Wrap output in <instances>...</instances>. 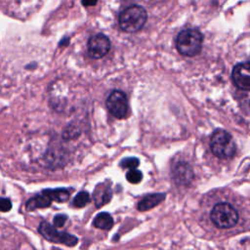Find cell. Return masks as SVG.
<instances>
[{
	"label": "cell",
	"mask_w": 250,
	"mask_h": 250,
	"mask_svg": "<svg viewBox=\"0 0 250 250\" xmlns=\"http://www.w3.org/2000/svg\"><path fill=\"white\" fill-rule=\"evenodd\" d=\"M203 36L197 29H185L182 30L176 39L177 50L184 56L193 57L196 56L202 47Z\"/></svg>",
	"instance_id": "6da1fadb"
},
{
	"label": "cell",
	"mask_w": 250,
	"mask_h": 250,
	"mask_svg": "<svg viewBox=\"0 0 250 250\" xmlns=\"http://www.w3.org/2000/svg\"><path fill=\"white\" fill-rule=\"evenodd\" d=\"M147 14L146 10L137 5L130 6L123 10L119 15V25L122 30L130 33L139 31L146 23Z\"/></svg>",
	"instance_id": "7a4b0ae2"
},
{
	"label": "cell",
	"mask_w": 250,
	"mask_h": 250,
	"mask_svg": "<svg viewBox=\"0 0 250 250\" xmlns=\"http://www.w3.org/2000/svg\"><path fill=\"white\" fill-rule=\"evenodd\" d=\"M210 147L213 154L219 158H229L236 150L231 135L223 129L214 131L210 140Z\"/></svg>",
	"instance_id": "3957f363"
},
{
	"label": "cell",
	"mask_w": 250,
	"mask_h": 250,
	"mask_svg": "<svg viewBox=\"0 0 250 250\" xmlns=\"http://www.w3.org/2000/svg\"><path fill=\"white\" fill-rule=\"evenodd\" d=\"M213 224L220 229H229L238 222V214L233 206L227 202L216 204L210 214Z\"/></svg>",
	"instance_id": "277c9868"
},
{
	"label": "cell",
	"mask_w": 250,
	"mask_h": 250,
	"mask_svg": "<svg viewBox=\"0 0 250 250\" xmlns=\"http://www.w3.org/2000/svg\"><path fill=\"white\" fill-rule=\"evenodd\" d=\"M38 232L48 241L60 243L66 246H74L78 242V238L66 231H59L56 227L48 222H41L38 227Z\"/></svg>",
	"instance_id": "5b68a950"
},
{
	"label": "cell",
	"mask_w": 250,
	"mask_h": 250,
	"mask_svg": "<svg viewBox=\"0 0 250 250\" xmlns=\"http://www.w3.org/2000/svg\"><path fill=\"white\" fill-rule=\"evenodd\" d=\"M106 107L116 118H125L128 114V101L126 95L118 90L113 91L106 99Z\"/></svg>",
	"instance_id": "8992f818"
},
{
	"label": "cell",
	"mask_w": 250,
	"mask_h": 250,
	"mask_svg": "<svg viewBox=\"0 0 250 250\" xmlns=\"http://www.w3.org/2000/svg\"><path fill=\"white\" fill-rule=\"evenodd\" d=\"M110 49V41L104 34L93 35L88 41V54L93 59L104 57Z\"/></svg>",
	"instance_id": "52a82bcc"
},
{
	"label": "cell",
	"mask_w": 250,
	"mask_h": 250,
	"mask_svg": "<svg viewBox=\"0 0 250 250\" xmlns=\"http://www.w3.org/2000/svg\"><path fill=\"white\" fill-rule=\"evenodd\" d=\"M231 78L236 87L250 91V61L236 64L232 69Z\"/></svg>",
	"instance_id": "ba28073f"
},
{
	"label": "cell",
	"mask_w": 250,
	"mask_h": 250,
	"mask_svg": "<svg viewBox=\"0 0 250 250\" xmlns=\"http://www.w3.org/2000/svg\"><path fill=\"white\" fill-rule=\"evenodd\" d=\"M175 182L180 185H188L192 180L193 174L189 165L186 162H178L173 169Z\"/></svg>",
	"instance_id": "9c48e42d"
},
{
	"label": "cell",
	"mask_w": 250,
	"mask_h": 250,
	"mask_svg": "<svg viewBox=\"0 0 250 250\" xmlns=\"http://www.w3.org/2000/svg\"><path fill=\"white\" fill-rule=\"evenodd\" d=\"M111 195H112V191L108 186H106L105 184L98 185L93 194L96 206L101 207L106 204L111 199Z\"/></svg>",
	"instance_id": "30bf717a"
},
{
	"label": "cell",
	"mask_w": 250,
	"mask_h": 250,
	"mask_svg": "<svg viewBox=\"0 0 250 250\" xmlns=\"http://www.w3.org/2000/svg\"><path fill=\"white\" fill-rule=\"evenodd\" d=\"M52 199L42 190L40 194L35 195L34 197H31L27 200L25 204V209L27 211H34L36 209H42L47 208L51 205Z\"/></svg>",
	"instance_id": "8fae6325"
},
{
	"label": "cell",
	"mask_w": 250,
	"mask_h": 250,
	"mask_svg": "<svg viewBox=\"0 0 250 250\" xmlns=\"http://www.w3.org/2000/svg\"><path fill=\"white\" fill-rule=\"evenodd\" d=\"M165 199V194L164 193H153L149 194L146 197H144L139 205L138 209L140 211H147L155 206H157L159 203H161Z\"/></svg>",
	"instance_id": "7c38bea8"
},
{
	"label": "cell",
	"mask_w": 250,
	"mask_h": 250,
	"mask_svg": "<svg viewBox=\"0 0 250 250\" xmlns=\"http://www.w3.org/2000/svg\"><path fill=\"white\" fill-rule=\"evenodd\" d=\"M93 225L101 229H110L113 226V219L108 213L103 212L95 217Z\"/></svg>",
	"instance_id": "4fadbf2b"
},
{
	"label": "cell",
	"mask_w": 250,
	"mask_h": 250,
	"mask_svg": "<svg viewBox=\"0 0 250 250\" xmlns=\"http://www.w3.org/2000/svg\"><path fill=\"white\" fill-rule=\"evenodd\" d=\"M43 191L52 199V201L65 202L69 199V190L65 188H56V189H43Z\"/></svg>",
	"instance_id": "5bb4252c"
},
{
	"label": "cell",
	"mask_w": 250,
	"mask_h": 250,
	"mask_svg": "<svg viewBox=\"0 0 250 250\" xmlns=\"http://www.w3.org/2000/svg\"><path fill=\"white\" fill-rule=\"evenodd\" d=\"M90 201V194L87 191H80L78 192L73 200H72V205L76 208H82L84 206H86Z\"/></svg>",
	"instance_id": "9a60e30c"
},
{
	"label": "cell",
	"mask_w": 250,
	"mask_h": 250,
	"mask_svg": "<svg viewBox=\"0 0 250 250\" xmlns=\"http://www.w3.org/2000/svg\"><path fill=\"white\" fill-rule=\"evenodd\" d=\"M126 179L131 184H138L143 179V174L141 171L134 169H130L126 174Z\"/></svg>",
	"instance_id": "2e32d148"
},
{
	"label": "cell",
	"mask_w": 250,
	"mask_h": 250,
	"mask_svg": "<svg viewBox=\"0 0 250 250\" xmlns=\"http://www.w3.org/2000/svg\"><path fill=\"white\" fill-rule=\"evenodd\" d=\"M139 163H140V161L136 157H126V158L122 159V161L120 162V165L123 168L134 169L139 166Z\"/></svg>",
	"instance_id": "e0dca14e"
},
{
	"label": "cell",
	"mask_w": 250,
	"mask_h": 250,
	"mask_svg": "<svg viewBox=\"0 0 250 250\" xmlns=\"http://www.w3.org/2000/svg\"><path fill=\"white\" fill-rule=\"evenodd\" d=\"M67 220V216L64 214H58L54 217V227L56 228H62Z\"/></svg>",
	"instance_id": "ac0fdd59"
},
{
	"label": "cell",
	"mask_w": 250,
	"mask_h": 250,
	"mask_svg": "<svg viewBox=\"0 0 250 250\" xmlns=\"http://www.w3.org/2000/svg\"><path fill=\"white\" fill-rule=\"evenodd\" d=\"M12 209V202L9 198L0 197V211L1 212H8Z\"/></svg>",
	"instance_id": "d6986e66"
},
{
	"label": "cell",
	"mask_w": 250,
	"mask_h": 250,
	"mask_svg": "<svg viewBox=\"0 0 250 250\" xmlns=\"http://www.w3.org/2000/svg\"><path fill=\"white\" fill-rule=\"evenodd\" d=\"M81 2L84 6H94L98 0H81Z\"/></svg>",
	"instance_id": "ffe728a7"
}]
</instances>
